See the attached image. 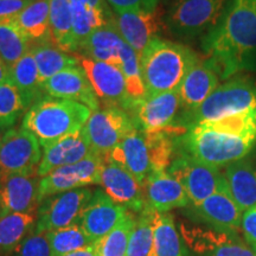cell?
Instances as JSON below:
<instances>
[{"instance_id": "17", "label": "cell", "mask_w": 256, "mask_h": 256, "mask_svg": "<svg viewBox=\"0 0 256 256\" xmlns=\"http://www.w3.org/2000/svg\"><path fill=\"white\" fill-rule=\"evenodd\" d=\"M127 211L130 210L115 203L102 188H96L78 223L92 242H98L116 226Z\"/></svg>"}, {"instance_id": "23", "label": "cell", "mask_w": 256, "mask_h": 256, "mask_svg": "<svg viewBox=\"0 0 256 256\" xmlns=\"http://www.w3.org/2000/svg\"><path fill=\"white\" fill-rule=\"evenodd\" d=\"M104 158L116 162L132 174L144 185L152 174L151 151L142 130H134L120 144H118Z\"/></svg>"}, {"instance_id": "14", "label": "cell", "mask_w": 256, "mask_h": 256, "mask_svg": "<svg viewBox=\"0 0 256 256\" xmlns=\"http://www.w3.org/2000/svg\"><path fill=\"white\" fill-rule=\"evenodd\" d=\"M100 185L115 203L132 212L142 214L146 209L144 185L132 174L116 162L104 158Z\"/></svg>"}, {"instance_id": "30", "label": "cell", "mask_w": 256, "mask_h": 256, "mask_svg": "<svg viewBox=\"0 0 256 256\" xmlns=\"http://www.w3.org/2000/svg\"><path fill=\"white\" fill-rule=\"evenodd\" d=\"M72 36L76 52L81 42L115 18V16L112 14L110 8H98L86 4H80V2H72Z\"/></svg>"}, {"instance_id": "35", "label": "cell", "mask_w": 256, "mask_h": 256, "mask_svg": "<svg viewBox=\"0 0 256 256\" xmlns=\"http://www.w3.org/2000/svg\"><path fill=\"white\" fill-rule=\"evenodd\" d=\"M136 220V214L127 211L116 226L106 238L96 242L98 256H127Z\"/></svg>"}, {"instance_id": "39", "label": "cell", "mask_w": 256, "mask_h": 256, "mask_svg": "<svg viewBox=\"0 0 256 256\" xmlns=\"http://www.w3.org/2000/svg\"><path fill=\"white\" fill-rule=\"evenodd\" d=\"M202 124L217 132L256 139V110L241 112L218 120L202 122Z\"/></svg>"}, {"instance_id": "32", "label": "cell", "mask_w": 256, "mask_h": 256, "mask_svg": "<svg viewBox=\"0 0 256 256\" xmlns=\"http://www.w3.org/2000/svg\"><path fill=\"white\" fill-rule=\"evenodd\" d=\"M50 30L52 40L68 54H75L72 36V12L70 0H49Z\"/></svg>"}, {"instance_id": "46", "label": "cell", "mask_w": 256, "mask_h": 256, "mask_svg": "<svg viewBox=\"0 0 256 256\" xmlns=\"http://www.w3.org/2000/svg\"><path fill=\"white\" fill-rule=\"evenodd\" d=\"M70 2H80V4H86L89 6H92V8H110L106 0H70Z\"/></svg>"}, {"instance_id": "42", "label": "cell", "mask_w": 256, "mask_h": 256, "mask_svg": "<svg viewBox=\"0 0 256 256\" xmlns=\"http://www.w3.org/2000/svg\"><path fill=\"white\" fill-rule=\"evenodd\" d=\"M160 0H106L115 12L127 11V10H144V11H156Z\"/></svg>"}, {"instance_id": "29", "label": "cell", "mask_w": 256, "mask_h": 256, "mask_svg": "<svg viewBox=\"0 0 256 256\" xmlns=\"http://www.w3.org/2000/svg\"><path fill=\"white\" fill-rule=\"evenodd\" d=\"M30 51L36 60L40 86L62 70L80 66V58L63 51L54 40L32 44Z\"/></svg>"}, {"instance_id": "13", "label": "cell", "mask_w": 256, "mask_h": 256, "mask_svg": "<svg viewBox=\"0 0 256 256\" xmlns=\"http://www.w3.org/2000/svg\"><path fill=\"white\" fill-rule=\"evenodd\" d=\"M182 104L178 90L146 96L133 102L126 112L130 114L138 130L144 132H159L174 128L180 113Z\"/></svg>"}, {"instance_id": "4", "label": "cell", "mask_w": 256, "mask_h": 256, "mask_svg": "<svg viewBox=\"0 0 256 256\" xmlns=\"http://www.w3.org/2000/svg\"><path fill=\"white\" fill-rule=\"evenodd\" d=\"M255 144L256 139L217 132L200 124L176 139V152L220 168L248 156Z\"/></svg>"}, {"instance_id": "45", "label": "cell", "mask_w": 256, "mask_h": 256, "mask_svg": "<svg viewBox=\"0 0 256 256\" xmlns=\"http://www.w3.org/2000/svg\"><path fill=\"white\" fill-rule=\"evenodd\" d=\"M11 81V68L4 62V60L0 57V84Z\"/></svg>"}, {"instance_id": "10", "label": "cell", "mask_w": 256, "mask_h": 256, "mask_svg": "<svg viewBox=\"0 0 256 256\" xmlns=\"http://www.w3.org/2000/svg\"><path fill=\"white\" fill-rule=\"evenodd\" d=\"M89 188H75L44 198L37 209L34 232L46 234L78 223L83 209L92 196Z\"/></svg>"}, {"instance_id": "18", "label": "cell", "mask_w": 256, "mask_h": 256, "mask_svg": "<svg viewBox=\"0 0 256 256\" xmlns=\"http://www.w3.org/2000/svg\"><path fill=\"white\" fill-rule=\"evenodd\" d=\"M40 180L37 174H11L0 178V217L37 211Z\"/></svg>"}, {"instance_id": "25", "label": "cell", "mask_w": 256, "mask_h": 256, "mask_svg": "<svg viewBox=\"0 0 256 256\" xmlns=\"http://www.w3.org/2000/svg\"><path fill=\"white\" fill-rule=\"evenodd\" d=\"M228 190L244 212L256 206V151L226 166L224 171Z\"/></svg>"}, {"instance_id": "20", "label": "cell", "mask_w": 256, "mask_h": 256, "mask_svg": "<svg viewBox=\"0 0 256 256\" xmlns=\"http://www.w3.org/2000/svg\"><path fill=\"white\" fill-rule=\"evenodd\" d=\"M92 153L95 152L83 126L76 132L64 136L60 142L43 150V156L37 168L38 177H44L51 171L62 166L81 162Z\"/></svg>"}, {"instance_id": "40", "label": "cell", "mask_w": 256, "mask_h": 256, "mask_svg": "<svg viewBox=\"0 0 256 256\" xmlns=\"http://www.w3.org/2000/svg\"><path fill=\"white\" fill-rule=\"evenodd\" d=\"M28 110L23 96L12 82L0 84V128L8 130Z\"/></svg>"}, {"instance_id": "47", "label": "cell", "mask_w": 256, "mask_h": 256, "mask_svg": "<svg viewBox=\"0 0 256 256\" xmlns=\"http://www.w3.org/2000/svg\"><path fill=\"white\" fill-rule=\"evenodd\" d=\"M5 132H6L5 130H2V128H0V142H2V136H4Z\"/></svg>"}, {"instance_id": "16", "label": "cell", "mask_w": 256, "mask_h": 256, "mask_svg": "<svg viewBox=\"0 0 256 256\" xmlns=\"http://www.w3.org/2000/svg\"><path fill=\"white\" fill-rule=\"evenodd\" d=\"M188 214L211 229L238 235L241 229L242 210L234 200L228 186L196 206H188Z\"/></svg>"}, {"instance_id": "7", "label": "cell", "mask_w": 256, "mask_h": 256, "mask_svg": "<svg viewBox=\"0 0 256 256\" xmlns=\"http://www.w3.org/2000/svg\"><path fill=\"white\" fill-rule=\"evenodd\" d=\"M168 171L183 185L191 206L200 204L228 186L220 168L203 164L183 153H174Z\"/></svg>"}, {"instance_id": "3", "label": "cell", "mask_w": 256, "mask_h": 256, "mask_svg": "<svg viewBox=\"0 0 256 256\" xmlns=\"http://www.w3.org/2000/svg\"><path fill=\"white\" fill-rule=\"evenodd\" d=\"M90 115L87 106L43 95L25 112L20 127L36 136L43 151L82 128Z\"/></svg>"}, {"instance_id": "33", "label": "cell", "mask_w": 256, "mask_h": 256, "mask_svg": "<svg viewBox=\"0 0 256 256\" xmlns=\"http://www.w3.org/2000/svg\"><path fill=\"white\" fill-rule=\"evenodd\" d=\"M153 256H184L182 238L171 214H154V254Z\"/></svg>"}, {"instance_id": "26", "label": "cell", "mask_w": 256, "mask_h": 256, "mask_svg": "<svg viewBox=\"0 0 256 256\" xmlns=\"http://www.w3.org/2000/svg\"><path fill=\"white\" fill-rule=\"evenodd\" d=\"M124 40L116 26V20L112 19L104 28L92 32L84 40L80 43L78 52L82 57L113 64L120 68V51Z\"/></svg>"}, {"instance_id": "24", "label": "cell", "mask_w": 256, "mask_h": 256, "mask_svg": "<svg viewBox=\"0 0 256 256\" xmlns=\"http://www.w3.org/2000/svg\"><path fill=\"white\" fill-rule=\"evenodd\" d=\"M220 75L209 60H200L192 68L179 86L182 110H196L209 98V95L220 86Z\"/></svg>"}, {"instance_id": "12", "label": "cell", "mask_w": 256, "mask_h": 256, "mask_svg": "<svg viewBox=\"0 0 256 256\" xmlns=\"http://www.w3.org/2000/svg\"><path fill=\"white\" fill-rule=\"evenodd\" d=\"M104 156L92 153L75 164L62 166L40 178L38 186V200L75 188L100 185Z\"/></svg>"}, {"instance_id": "5", "label": "cell", "mask_w": 256, "mask_h": 256, "mask_svg": "<svg viewBox=\"0 0 256 256\" xmlns=\"http://www.w3.org/2000/svg\"><path fill=\"white\" fill-rule=\"evenodd\" d=\"M250 110H256V82L250 76L240 75L218 86L196 110L180 112L174 126L188 130L198 124Z\"/></svg>"}, {"instance_id": "37", "label": "cell", "mask_w": 256, "mask_h": 256, "mask_svg": "<svg viewBox=\"0 0 256 256\" xmlns=\"http://www.w3.org/2000/svg\"><path fill=\"white\" fill-rule=\"evenodd\" d=\"M154 211L146 209L136 215L130 235L127 256H153L154 254Z\"/></svg>"}, {"instance_id": "8", "label": "cell", "mask_w": 256, "mask_h": 256, "mask_svg": "<svg viewBox=\"0 0 256 256\" xmlns=\"http://www.w3.org/2000/svg\"><path fill=\"white\" fill-rule=\"evenodd\" d=\"M180 238L185 256H256L238 235L182 223Z\"/></svg>"}, {"instance_id": "19", "label": "cell", "mask_w": 256, "mask_h": 256, "mask_svg": "<svg viewBox=\"0 0 256 256\" xmlns=\"http://www.w3.org/2000/svg\"><path fill=\"white\" fill-rule=\"evenodd\" d=\"M46 95L82 104L92 112L100 108V100L96 96L90 82L81 64L60 72L42 86Z\"/></svg>"}, {"instance_id": "28", "label": "cell", "mask_w": 256, "mask_h": 256, "mask_svg": "<svg viewBox=\"0 0 256 256\" xmlns=\"http://www.w3.org/2000/svg\"><path fill=\"white\" fill-rule=\"evenodd\" d=\"M37 211L0 217V256H14L22 242L36 228Z\"/></svg>"}, {"instance_id": "21", "label": "cell", "mask_w": 256, "mask_h": 256, "mask_svg": "<svg viewBox=\"0 0 256 256\" xmlns=\"http://www.w3.org/2000/svg\"><path fill=\"white\" fill-rule=\"evenodd\" d=\"M146 208L158 214H166L177 208L190 206L186 192L168 171L152 172L144 182Z\"/></svg>"}, {"instance_id": "34", "label": "cell", "mask_w": 256, "mask_h": 256, "mask_svg": "<svg viewBox=\"0 0 256 256\" xmlns=\"http://www.w3.org/2000/svg\"><path fill=\"white\" fill-rule=\"evenodd\" d=\"M46 236L54 256H66L95 243L78 223H74L66 228L51 230L46 234Z\"/></svg>"}, {"instance_id": "15", "label": "cell", "mask_w": 256, "mask_h": 256, "mask_svg": "<svg viewBox=\"0 0 256 256\" xmlns=\"http://www.w3.org/2000/svg\"><path fill=\"white\" fill-rule=\"evenodd\" d=\"M80 64L104 107H120L126 110L130 104L126 81L120 68L113 64L81 57Z\"/></svg>"}, {"instance_id": "9", "label": "cell", "mask_w": 256, "mask_h": 256, "mask_svg": "<svg viewBox=\"0 0 256 256\" xmlns=\"http://www.w3.org/2000/svg\"><path fill=\"white\" fill-rule=\"evenodd\" d=\"M43 151L34 134L23 127L6 130L0 142V178L37 174Z\"/></svg>"}, {"instance_id": "11", "label": "cell", "mask_w": 256, "mask_h": 256, "mask_svg": "<svg viewBox=\"0 0 256 256\" xmlns=\"http://www.w3.org/2000/svg\"><path fill=\"white\" fill-rule=\"evenodd\" d=\"M84 128L94 152L104 156L136 130V124L122 108L104 107L92 112Z\"/></svg>"}, {"instance_id": "22", "label": "cell", "mask_w": 256, "mask_h": 256, "mask_svg": "<svg viewBox=\"0 0 256 256\" xmlns=\"http://www.w3.org/2000/svg\"><path fill=\"white\" fill-rule=\"evenodd\" d=\"M115 20L121 37L138 55H142L145 48L159 34L162 22L158 11L127 10L115 12Z\"/></svg>"}, {"instance_id": "27", "label": "cell", "mask_w": 256, "mask_h": 256, "mask_svg": "<svg viewBox=\"0 0 256 256\" xmlns=\"http://www.w3.org/2000/svg\"><path fill=\"white\" fill-rule=\"evenodd\" d=\"M12 22L28 38L31 46L52 40L49 0H34Z\"/></svg>"}, {"instance_id": "43", "label": "cell", "mask_w": 256, "mask_h": 256, "mask_svg": "<svg viewBox=\"0 0 256 256\" xmlns=\"http://www.w3.org/2000/svg\"><path fill=\"white\" fill-rule=\"evenodd\" d=\"M241 229L244 235L246 242L256 250V206L242 214Z\"/></svg>"}, {"instance_id": "31", "label": "cell", "mask_w": 256, "mask_h": 256, "mask_svg": "<svg viewBox=\"0 0 256 256\" xmlns=\"http://www.w3.org/2000/svg\"><path fill=\"white\" fill-rule=\"evenodd\" d=\"M11 81L23 96L24 104L28 110L32 104H34L38 98L44 95L40 82L36 60L31 51H28L23 58H20L14 66H11Z\"/></svg>"}, {"instance_id": "2", "label": "cell", "mask_w": 256, "mask_h": 256, "mask_svg": "<svg viewBox=\"0 0 256 256\" xmlns=\"http://www.w3.org/2000/svg\"><path fill=\"white\" fill-rule=\"evenodd\" d=\"M139 58L146 96L178 90L188 72L200 62L188 46L159 37L150 42Z\"/></svg>"}, {"instance_id": "6", "label": "cell", "mask_w": 256, "mask_h": 256, "mask_svg": "<svg viewBox=\"0 0 256 256\" xmlns=\"http://www.w3.org/2000/svg\"><path fill=\"white\" fill-rule=\"evenodd\" d=\"M232 0H174L165 14V26L172 36L191 40L215 28Z\"/></svg>"}, {"instance_id": "38", "label": "cell", "mask_w": 256, "mask_h": 256, "mask_svg": "<svg viewBox=\"0 0 256 256\" xmlns=\"http://www.w3.org/2000/svg\"><path fill=\"white\" fill-rule=\"evenodd\" d=\"M31 43L14 22L0 23V57L11 68L30 51Z\"/></svg>"}, {"instance_id": "44", "label": "cell", "mask_w": 256, "mask_h": 256, "mask_svg": "<svg viewBox=\"0 0 256 256\" xmlns=\"http://www.w3.org/2000/svg\"><path fill=\"white\" fill-rule=\"evenodd\" d=\"M34 0H0V23L12 22Z\"/></svg>"}, {"instance_id": "41", "label": "cell", "mask_w": 256, "mask_h": 256, "mask_svg": "<svg viewBox=\"0 0 256 256\" xmlns=\"http://www.w3.org/2000/svg\"><path fill=\"white\" fill-rule=\"evenodd\" d=\"M14 256H54L46 234H38L34 230L22 242Z\"/></svg>"}, {"instance_id": "36", "label": "cell", "mask_w": 256, "mask_h": 256, "mask_svg": "<svg viewBox=\"0 0 256 256\" xmlns=\"http://www.w3.org/2000/svg\"><path fill=\"white\" fill-rule=\"evenodd\" d=\"M120 69L124 76V81H126L127 95L130 98L128 108H130L133 102L146 98V88L142 78L139 55L127 43H124L120 51Z\"/></svg>"}, {"instance_id": "1", "label": "cell", "mask_w": 256, "mask_h": 256, "mask_svg": "<svg viewBox=\"0 0 256 256\" xmlns=\"http://www.w3.org/2000/svg\"><path fill=\"white\" fill-rule=\"evenodd\" d=\"M202 48L220 80L256 70V0H232Z\"/></svg>"}]
</instances>
